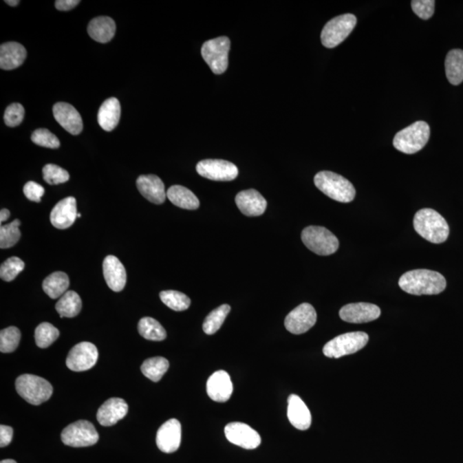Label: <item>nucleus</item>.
Segmentation results:
<instances>
[{"mask_svg":"<svg viewBox=\"0 0 463 463\" xmlns=\"http://www.w3.org/2000/svg\"><path fill=\"white\" fill-rule=\"evenodd\" d=\"M128 405L121 398H110L97 412V420L103 427H111L124 419L128 413Z\"/></svg>","mask_w":463,"mask_h":463,"instance_id":"21","label":"nucleus"},{"mask_svg":"<svg viewBox=\"0 0 463 463\" xmlns=\"http://www.w3.org/2000/svg\"><path fill=\"white\" fill-rule=\"evenodd\" d=\"M21 222L15 220L0 228V247L2 249L10 248L16 245L21 238L19 226Z\"/></svg>","mask_w":463,"mask_h":463,"instance_id":"37","label":"nucleus"},{"mask_svg":"<svg viewBox=\"0 0 463 463\" xmlns=\"http://www.w3.org/2000/svg\"><path fill=\"white\" fill-rule=\"evenodd\" d=\"M58 330L50 323H41L34 333L36 345L41 348L51 346L58 338Z\"/></svg>","mask_w":463,"mask_h":463,"instance_id":"36","label":"nucleus"},{"mask_svg":"<svg viewBox=\"0 0 463 463\" xmlns=\"http://www.w3.org/2000/svg\"><path fill=\"white\" fill-rule=\"evenodd\" d=\"M429 138V125L424 121H418L398 132L393 145L405 154H416L426 146Z\"/></svg>","mask_w":463,"mask_h":463,"instance_id":"4","label":"nucleus"},{"mask_svg":"<svg viewBox=\"0 0 463 463\" xmlns=\"http://www.w3.org/2000/svg\"><path fill=\"white\" fill-rule=\"evenodd\" d=\"M181 443V424L179 420L171 419L159 428L156 434V444L164 453L177 451Z\"/></svg>","mask_w":463,"mask_h":463,"instance_id":"16","label":"nucleus"},{"mask_svg":"<svg viewBox=\"0 0 463 463\" xmlns=\"http://www.w3.org/2000/svg\"><path fill=\"white\" fill-rule=\"evenodd\" d=\"M230 47L231 41L227 36L207 41L202 47V56L215 74L220 75L227 71Z\"/></svg>","mask_w":463,"mask_h":463,"instance_id":"7","label":"nucleus"},{"mask_svg":"<svg viewBox=\"0 0 463 463\" xmlns=\"http://www.w3.org/2000/svg\"><path fill=\"white\" fill-rule=\"evenodd\" d=\"M207 393L215 402H226L230 399L233 384L227 372L218 371L211 376L207 382Z\"/></svg>","mask_w":463,"mask_h":463,"instance_id":"20","label":"nucleus"},{"mask_svg":"<svg viewBox=\"0 0 463 463\" xmlns=\"http://www.w3.org/2000/svg\"><path fill=\"white\" fill-rule=\"evenodd\" d=\"M169 362L163 357L149 358L142 363L141 371L146 378L153 382H159L168 372Z\"/></svg>","mask_w":463,"mask_h":463,"instance_id":"32","label":"nucleus"},{"mask_svg":"<svg viewBox=\"0 0 463 463\" xmlns=\"http://www.w3.org/2000/svg\"><path fill=\"white\" fill-rule=\"evenodd\" d=\"M98 355V350L93 343H80L69 352L66 365L73 372L88 371L95 367Z\"/></svg>","mask_w":463,"mask_h":463,"instance_id":"11","label":"nucleus"},{"mask_svg":"<svg viewBox=\"0 0 463 463\" xmlns=\"http://www.w3.org/2000/svg\"><path fill=\"white\" fill-rule=\"evenodd\" d=\"M356 23V17L353 14H344L334 17L323 29L321 41L323 46L328 48L338 46L349 36Z\"/></svg>","mask_w":463,"mask_h":463,"instance_id":"9","label":"nucleus"},{"mask_svg":"<svg viewBox=\"0 0 463 463\" xmlns=\"http://www.w3.org/2000/svg\"><path fill=\"white\" fill-rule=\"evenodd\" d=\"M197 172L211 180L231 181L238 177L239 169L230 162L208 159L197 163Z\"/></svg>","mask_w":463,"mask_h":463,"instance_id":"12","label":"nucleus"},{"mask_svg":"<svg viewBox=\"0 0 463 463\" xmlns=\"http://www.w3.org/2000/svg\"><path fill=\"white\" fill-rule=\"evenodd\" d=\"M413 227L422 238L433 244L446 241L450 235L447 222L431 208H422L417 212L413 218Z\"/></svg>","mask_w":463,"mask_h":463,"instance_id":"2","label":"nucleus"},{"mask_svg":"<svg viewBox=\"0 0 463 463\" xmlns=\"http://www.w3.org/2000/svg\"><path fill=\"white\" fill-rule=\"evenodd\" d=\"M16 389L21 398L32 405H41L53 395L50 382L36 375L24 374L16 380Z\"/></svg>","mask_w":463,"mask_h":463,"instance_id":"5","label":"nucleus"},{"mask_svg":"<svg viewBox=\"0 0 463 463\" xmlns=\"http://www.w3.org/2000/svg\"><path fill=\"white\" fill-rule=\"evenodd\" d=\"M61 440L67 446L89 447L98 442L99 434L89 421L78 420L63 430Z\"/></svg>","mask_w":463,"mask_h":463,"instance_id":"10","label":"nucleus"},{"mask_svg":"<svg viewBox=\"0 0 463 463\" xmlns=\"http://www.w3.org/2000/svg\"><path fill=\"white\" fill-rule=\"evenodd\" d=\"M445 72L449 82L459 85L463 81V50H454L449 52L445 58Z\"/></svg>","mask_w":463,"mask_h":463,"instance_id":"29","label":"nucleus"},{"mask_svg":"<svg viewBox=\"0 0 463 463\" xmlns=\"http://www.w3.org/2000/svg\"><path fill=\"white\" fill-rule=\"evenodd\" d=\"M235 203L246 217H259L266 211L267 201L259 191L250 189L237 194Z\"/></svg>","mask_w":463,"mask_h":463,"instance_id":"18","label":"nucleus"},{"mask_svg":"<svg viewBox=\"0 0 463 463\" xmlns=\"http://www.w3.org/2000/svg\"><path fill=\"white\" fill-rule=\"evenodd\" d=\"M160 298L166 306L176 312L186 311L191 305L190 298L183 292L177 291H162L160 294Z\"/></svg>","mask_w":463,"mask_h":463,"instance_id":"35","label":"nucleus"},{"mask_svg":"<svg viewBox=\"0 0 463 463\" xmlns=\"http://www.w3.org/2000/svg\"><path fill=\"white\" fill-rule=\"evenodd\" d=\"M31 140L41 147L58 149L61 146L58 138L47 129H38L31 136Z\"/></svg>","mask_w":463,"mask_h":463,"instance_id":"40","label":"nucleus"},{"mask_svg":"<svg viewBox=\"0 0 463 463\" xmlns=\"http://www.w3.org/2000/svg\"><path fill=\"white\" fill-rule=\"evenodd\" d=\"M166 197L177 207L184 210H197L200 207V200L193 191L182 186H173L166 191Z\"/></svg>","mask_w":463,"mask_h":463,"instance_id":"28","label":"nucleus"},{"mask_svg":"<svg viewBox=\"0 0 463 463\" xmlns=\"http://www.w3.org/2000/svg\"><path fill=\"white\" fill-rule=\"evenodd\" d=\"M13 437V429L10 427L0 426V447H6L10 444Z\"/></svg>","mask_w":463,"mask_h":463,"instance_id":"45","label":"nucleus"},{"mask_svg":"<svg viewBox=\"0 0 463 463\" xmlns=\"http://www.w3.org/2000/svg\"><path fill=\"white\" fill-rule=\"evenodd\" d=\"M413 12L421 19L427 20L433 16L435 1L433 0H413L411 2Z\"/></svg>","mask_w":463,"mask_h":463,"instance_id":"43","label":"nucleus"},{"mask_svg":"<svg viewBox=\"0 0 463 463\" xmlns=\"http://www.w3.org/2000/svg\"><path fill=\"white\" fill-rule=\"evenodd\" d=\"M340 318L343 321L352 323H363L374 321L381 315V310L378 305L370 303H354L343 306L340 310Z\"/></svg>","mask_w":463,"mask_h":463,"instance_id":"15","label":"nucleus"},{"mask_svg":"<svg viewBox=\"0 0 463 463\" xmlns=\"http://www.w3.org/2000/svg\"><path fill=\"white\" fill-rule=\"evenodd\" d=\"M314 183L326 196L340 203H350L356 195L353 184L336 173L319 172L316 174Z\"/></svg>","mask_w":463,"mask_h":463,"instance_id":"3","label":"nucleus"},{"mask_svg":"<svg viewBox=\"0 0 463 463\" xmlns=\"http://www.w3.org/2000/svg\"><path fill=\"white\" fill-rule=\"evenodd\" d=\"M138 332L144 338L155 342H161L165 340L166 332L158 320L152 318L142 319L138 323Z\"/></svg>","mask_w":463,"mask_h":463,"instance_id":"33","label":"nucleus"},{"mask_svg":"<svg viewBox=\"0 0 463 463\" xmlns=\"http://www.w3.org/2000/svg\"><path fill=\"white\" fill-rule=\"evenodd\" d=\"M21 332L17 327H8L0 332V351L3 354L12 353L19 347Z\"/></svg>","mask_w":463,"mask_h":463,"instance_id":"38","label":"nucleus"},{"mask_svg":"<svg viewBox=\"0 0 463 463\" xmlns=\"http://www.w3.org/2000/svg\"><path fill=\"white\" fill-rule=\"evenodd\" d=\"M137 187L146 200L155 204H162L166 197L165 186L158 176L141 175L137 180Z\"/></svg>","mask_w":463,"mask_h":463,"instance_id":"22","label":"nucleus"},{"mask_svg":"<svg viewBox=\"0 0 463 463\" xmlns=\"http://www.w3.org/2000/svg\"><path fill=\"white\" fill-rule=\"evenodd\" d=\"M80 217H81V214L78 213V218H80Z\"/></svg>","mask_w":463,"mask_h":463,"instance_id":"50","label":"nucleus"},{"mask_svg":"<svg viewBox=\"0 0 463 463\" xmlns=\"http://www.w3.org/2000/svg\"><path fill=\"white\" fill-rule=\"evenodd\" d=\"M82 309V301L74 291H67L58 299L56 310L61 318H74Z\"/></svg>","mask_w":463,"mask_h":463,"instance_id":"31","label":"nucleus"},{"mask_svg":"<svg viewBox=\"0 0 463 463\" xmlns=\"http://www.w3.org/2000/svg\"><path fill=\"white\" fill-rule=\"evenodd\" d=\"M25 110L20 103H13L7 107L3 120L10 127H16L22 123Z\"/></svg>","mask_w":463,"mask_h":463,"instance_id":"42","label":"nucleus"},{"mask_svg":"<svg viewBox=\"0 0 463 463\" xmlns=\"http://www.w3.org/2000/svg\"><path fill=\"white\" fill-rule=\"evenodd\" d=\"M305 246L320 256H329L339 248V240L328 229L319 226H310L301 233Z\"/></svg>","mask_w":463,"mask_h":463,"instance_id":"6","label":"nucleus"},{"mask_svg":"<svg viewBox=\"0 0 463 463\" xmlns=\"http://www.w3.org/2000/svg\"><path fill=\"white\" fill-rule=\"evenodd\" d=\"M225 435L232 444L246 450H254L261 444L259 433L245 423H229L225 427Z\"/></svg>","mask_w":463,"mask_h":463,"instance_id":"14","label":"nucleus"},{"mask_svg":"<svg viewBox=\"0 0 463 463\" xmlns=\"http://www.w3.org/2000/svg\"><path fill=\"white\" fill-rule=\"evenodd\" d=\"M5 2L8 3L10 6H17L20 3V1H17V0H6Z\"/></svg>","mask_w":463,"mask_h":463,"instance_id":"48","label":"nucleus"},{"mask_svg":"<svg viewBox=\"0 0 463 463\" xmlns=\"http://www.w3.org/2000/svg\"><path fill=\"white\" fill-rule=\"evenodd\" d=\"M288 418L296 429L305 431L312 424V414L299 396L291 395L288 400Z\"/></svg>","mask_w":463,"mask_h":463,"instance_id":"24","label":"nucleus"},{"mask_svg":"<svg viewBox=\"0 0 463 463\" xmlns=\"http://www.w3.org/2000/svg\"><path fill=\"white\" fill-rule=\"evenodd\" d=\"M368 341L369 336L365 332L343 334L325 344L323 349V354L326 357L334 358L353 354L367 345Z\"/></svg>","mask_w":463,"mask_h":463,"instance_id":"8","label":"nucleus"},{"mask_svg":"<svg viewBox=\"0 0 463 463\" xmlns=\"http://www.w3.org/2000/svg\"><path fill=\"white\" fill-rule=\"evenodd\" d=\"M116 24L109 17H98L90 21L88 33L93 40L100 43H109L116 34Z\"/></svg>","mask_w":463,"mask_h":463,"instance_id":"26","label":"nucleus"},{"mask_svg":"<svg viewBox=\"0 0 463 463\" xmlns=\"http://www.w3.org/2000/svg\"><path fill=\"white\" fill-rule=\"evenodd\" d=\"M53 112L55 120L69 133L72 135L81 133L83 127L82 117L71 104L65 103L55 104Z\"/></svg>","mask_w":463,"mask_h":463,"instance_id":"17","label":"nucleus"},{"mask_svg":"<svg viewBox=\"0 0 463 463\" xmlns=\"http://www.w3.org/2000/svg\"><path fill=\"white\" fill-rule=\"evenodd\" d=\"M121 116L120 103L116 98H109L100 106L98 112L100 127L107 131L116 128Z\"/></svg>","mask_w":463,"mask_h":463,"instance_id":"27","label":"nucleus"},{"mask_svg":"<svg viewBox=\"0 0 463 463\" xmlns=\"http://www.w3.org/2000/svg\"><path fill=\"white\" fill-rule=\"evenodd\" d=\"M76 201L73 197L65 198L55 205L50 215L51 224L58 229H66L78 218Z\"/></svg>","mask_w":463,"mask_h":463,"instance_id":"19","label":"nucleus"},{"mask_svg":"<svg viewBox=\"0 0 463 463\" xmlns=\"http://www.w3.org/2000/svg\"><path fill=\"white\" fill-rule=\"evenodd\" d=\"M80 1L78 0H57L55 2V6L58 10H62V12H65V10H69L76 6L78 5Z\"/></svg>","mask_w":463,"mask_h":463,"instance_id":"46","label":"nucleus"},{"mask_svg":"<svg viewBox=\"0 0 463 463\" xmlns=\"http://www.w3.org/2000/svg\"><path fill=\"white\" fill-rule=\"evenodd\" d=\"M23 193L28 200L40 203L41 197L45 194V189L41 184L34 182V181H30L24 186Z\"/></svg>","mask_w":463,"mask_h":463,"instance_id":"44","label":"nucleus"},{"mask_svg":"<svg viewBox=\"0 0 463 463\" xmlns=\"http://www.w3.org/2000/svg\"><path fill=\"white\" fill-rule=\"evenodd\" d=\"M316 322V312L314 308L308 303H303L286 316L284 325L288 332L294 335H301L312 329Z\"/></svg>","mask_w":463,"mask_h":463,"instance_id":"13","label":"nucleus"},{"mask_svg":"<svg viewBox=\"0 0 463 463\" xmlns=\"http://www.w3.org/2000/svg\"><path fill=\"white\" fill-rule=\"evenodd\" d=\"M0 463H17V462L12 460V459H7V460H3Z\"/></svg>","mask_w":463,"mask_h":463,"instance_id":"49","label":"nucleus"},{"mask_svg":"<svg viewBox=\"0 0 463 463\" xmlns=\"http://www.w3.org/2000/svg\"><path fill=\"white\" fill-rule=\"evenodd\" d=\"M43 179L47 184H58L67 182L69 175V173L61 166L47 164L43 168Z\"/></svg>","mask_w":463,"mask_h":463,"instance_id":"41","label":"nucleus"},{"mask_svg":"<svg viewBox=\"0 0 463 463\" xmlns=\"http://www.w3.org/2000/svg\"><path fill=\"white\" fill-rule=\"evenodd\" d=\"M230 311L231 308L228 305H222L212 311L204 320L203 325L204 333L207 335H214L215 332H217L222 325H224L225 319Z\"/></svg>","mask_w":463,"mask_h":463,"instance_id":"34","label":"nucleus"},{"mask_svg":"<svg viewBox=\"0 0 463 463\" xmlns=\"http://www.w3.org/2000/svg\"><path fill=\"white\" fill-rule=\"evenodd\" d=\"M10 212L7 210V208H3L1 211H0V222H3L7 220L10 217Z\"/></svg>","mask_w":463,"mask_h":463,"instance_id":"47","label":"nucleus"},{"mask_svg":"<svg viewBox=\"0 0 463 463\" xmlns=\"http://www.w3.org/2000/svg\"><path fill=\"white\" fill-rule=\"evenodd\" d=\"M25 263L19 257H12L2 263L0 268V277L6 281H12L22 272Z\"/></svg>","mask_w":463,"mask_h":463,"instance_id":"39","label":"nucleus"},{"mask_svg":"<svg viewBox=\"0 0 463 463\" xmlns=\"http://www.w3.org/2000/svg\"><path fill=\"white\" fill-rule=\"evenodd\" d=\"M443 274L429 270H414L402 274L399 286L407 294L413 295L440 294L446 288Z\"/></svg>","mask_w":463,"mask_h":463,"instance_id":"1","label":"nucleus"},{"mask_svg":"<svg viewBox=\"0 0 463 463\" xmlns=\"http://www.w3.org/2000/svg\"><path fill=\"white\" fill-rule=\"evenodd\" d=\"M27 57L25 48L17 43H3L0 47V67L13 69L23 65Z\"/></svg>","mask_w":463,"mask_h":463,"instance_id":"25","label":"nucleus"},{"mask_svg":"<svg viewBox=\"0 0 463 463\" xmlns=\"http://www.w3.org/2000/svg\"><path fill=\"white\" fill-rule=\"evenodd\" d=\"M103 274L111 290L120 292L127 283V271L123 264L114 256H107L103 262Z\"/></svg>","mask_w":463,"mask_h":463,"instance_id":"23","label":"nucleus"},{"mask_svg":"<svg viewBox=\"0 0 463 463\" xmlns=\"http://www.w3.org/2000/svg\"><path fill=\"white\" fill-rule=\"evenodd\" d=\"M69 280L67 274L61 271H57L48 276L44 280L43 288L46 294L51 299H58L67 292Z\"/></svg>","mask_w":463,"mask_h":463,"instance_id":"30","label":"nucleus"}]
</instances>
